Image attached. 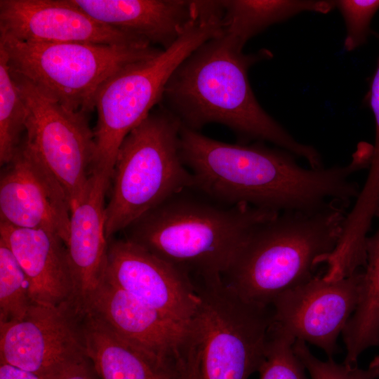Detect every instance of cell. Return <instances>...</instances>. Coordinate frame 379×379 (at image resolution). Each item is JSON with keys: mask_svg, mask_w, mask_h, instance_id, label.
Returning a JSON list of instances; mask_svg holds the SVG:
<instances>
[{"mask_svg": "<svg viewBox=\"0 0 379 379\" xmlns=\"http://www.w3.org/2000/svg\"><path fill=\"white\" fill-rule=\"evenodd\" d=\"M27 109L13 79L4 51L0 48V164H8L23 139Z\"/></svg>", "mask_w": 379, "mask_h": 379, "instance_id": "22", "label": "cell"}, {"mask_svg": "<svg viewBox=\"0 0 379 379\" xmlns=\"http://www.w3.org/2000/svg\"><path fill=\"white\" fill-rule=\"evenodd\" d=\"M347 208L288 211L258 226L222 276L245 300L270 306L283 292L315 277L340 239Z\"/></svg>", "mask_w": 379, "mask_h": 379, "instance_id": "4", "label": "cell"}, {"mask_svg": "<svg viewBox=\"0 0 379 379\" xmlns=\"http://www.w3.org/2000/svg\"><path fill=\"white\" fill-rule=\"evenodd\" d=\"M87 358L81 316L71 305L33 303L22 319L0 322V363L54 379Z\"/></svg>", "mask_w": 379, "mask_h": 379, "instance_id": "10", "label": "cell"}, {"mask_svg": "<svg viewBox=\"0 0 379 379\" xmlns=\"http://www.w3.org/2000/svg\"><path fill=\"white\" fill-rule=\"evenodd\" d=\"M0 379H43L39 375L19 367L0 363Z\"/></svg>", "mask_w": 379, "mask_h": 379, "instance_id": "29", "label": "cell"}, {"mask_svg": "<svg viewBox=\"0 0 379 379\" xmlns=\"http://www.w3.org/2000/svg\"><path fill=\"white\" fill-rule=\"evenodd\" d=\"M295 340L272 324L265 357L258 370L260 379H308L306 368L293 350Z\"/></svg>", "mask_w": 379, "mask_h": 379, "instance_id": "24", "label": "cell"}, {"mask_svg": "<svg viewBox=\"0 0 379 379\" xmlns=\"http://www.w3.org/2000/svg\"><path fill=\"white\" fill-rule=\"evenodd\" d=\"M33 303L24 271L11 250L0 240V322L22 319Z\"/></svg>", "mask_w": 379, "mask_h": 379, "instance_id": "23", "label": "cell"}, {"mask_svg": "<svg viewBox=\"0 0 379 379\" xmlns=\"http://www.w3.org/2000/svg\"><path fill=\"white\" fill-rule=\"evenodd\" d=\"M54 379H99L88 358L65 370Z\"/></svg>", "mask_w": 379, "mask_h": 379, "instance_id": "27", "label": "cell"}, {"mask_svg": "<svg viewBox=\"0 0 379 379\" xmlns=\"http://www.w3.org/2000/svg\"><path fill=\"white\" fill-rule=\"evenodd\" d=\"M0 240L11 250L24 271L34 303L74 307V279L65 244L59 237L42 230L0 222Z\"/></svg>", "mask_w": 379, "mask_h": 379, "instance_id": "17", "label": "cell"}, {"mask_svg": "<svg viewBox=\"0 0 379 379\" xmlns=\"http://www.w3.org/2000/svg\"><path fill=\"white\" fill-rule=\"evenodd\" d=\"M182 379H202L200 370L199 354L192 351L182 366Z\"/></svg>", "mask_w": 379, "mask_h": 379, "instance_id": "28", "label": "cell"}, {"mask_svg": "<svg viewBox=\"0 0 379 379\" xmlns=\"http://www.w3.org/2000/svg\"><path fill=\"white\" fill-rule=\"evenodd\" d=\"M335 5L340 11L346 25L344 48L352 51L366 42L370 25L379 9V0H339Z\"/></svg>", "mask_w": 379, "mask_h": 379, "instance_id": "26", "label": "cell"}, {"mask_svg": "<svg viewBox=\"0 0 379 379\" xmlns=\"http://www.w3.org/2000/svg\"><path fill=\"white\" fill-rule=\"evenodd\" d=\"M11 73L26 105L23 141L61 185L72 211L84 197L92 173L95 145L88 112L67 109Z\"/></svg>", "mask_w": 379, "mask_h": 379, "instance_id": "9", "label": "cell"}, {"mask_svg": "<svg viewBox=\"0 0 379 379\" xmlns=\"http://www.w3.org/2000/svg\"><path fill=\"white\" fill-rule=\"evenodd\" d=\"M362 274L363 268L334 281L317 274L283 292L270 305L273 325L333 358L338 349V338L357 307Z\"/></svg>", "mask_w": 379, "mask_h": 379, "instance_id": "11", "label": "cell"}, {"mask_svg": "<svg viewBox=\"0 0 379 379\" xmlns=\"http://www.w3.org/2000/svg\"><path fill=\"white\" fill-rule=\"evenodd\" d=\"M279 213L230 204L196 186L176 192L122 232L191 278L222 276L253 230Z\"/></svg>", "mask_w": 379, "mask_h": 379, "instance_id": "3", "label": "cell"}, {"mask_svg": "<svg viewBox=\"0 0 379 379\" xmlns=\"http://www.w3.org/2000/svg\"><path fill=\"white\" fill-rule=\"evenodd\" d=\"M0 34L33 43L149 44L97 21L72 0H1Z\"/></svg>", "mask_w": 379, "mask_h": 379, "instance_id": "14", "label": "cell"}, {"mask_svg": "<svg viewBox=\"0 0 379 379\" xmlns=\"http://www.w3.org/2000/svg\"><path fill=\"white\" fill-rule=\"evenodd\" d=\"M223 34L222 11L213 1H199L183 33L168 48L119 69L97 88L92 100L97 112L93 171L112 177L119 149L128 134L163 99L176 68L206 41Z\"/></svg>", "mask_w": 379, "mask_h": 379, "instance_id": "5", "label": "cell"}, {"mask_svg": "<svg viewBox=\"0 0 379 379\" xmlns=\"http://www.w3.org/2000/svg\"><path fill=\"white\" fill-rule=\"evenodd\" d=\"M81 323L86 354L99 379H182L180 360L143 349L90 313Z\"/></svg>", "mask_w": 379, "mask_h": 379, "instance_id": "19", "label": "cell"}, {"mask_svg": "<svg viewBox=\"0 0 379 379\" xmlns=\"http://www.w3.org/2000/svg\"><path fill=\"white\" fill-rule=\"evenodd\" d=\"M85 313L95 316L119 335L166 359L179 361L192 338L191 326L142 303L104 279L90 296L82 315Z\"/></svg>", "mask_w": 379, "mask_h": 379, "instance_id": "15", "label": "cell"}, {"mask_svg": "<svg viewBox=\"0 0 379 379\" xmlns=\"http://www.w3.org/2000/svg\"><path fill=\"white\" fill-rule=\"evenodd\" d=\"M375 217L379 220V209ZM366 253L359 301L343 331L348 366H357L365 350L379 346V225L367 237Z\"/></svg>", "mask_w": 379, "mask_h": 379, "instance_id": "20", "label": "cell"}, {"mask_svg": "<svg viewBox=\"0 0 379 379\" xmlns=\"http://www.w3.org/2000/svg\"><path fill=\"white\" fill-rule=\"evenodd\" d=\"M0 177V222L42 230L66 242L71 208L65 192L23 140Z\"/></svg>", "mask_w": 379, "mask_h": 379, "instance_id": "13", "label": "cell"}, {"mask_svg": "<svg viewBox=\"0 0 379 379\" xmlns=\"http://www.w3.org/2000/svg\"><path fill=\"white\" fill-rule=\"evenodd\" d=\"M181 126L166 109H159L124 140L105 207L107 241L176 192L196 186L180 156Z\"/></svg>", "mask_w": 379, "mask_h": 379, "instance_id": "6", "label": "cell"}, {"mask_svg": "<svg viewBox=\"0 0 379 379\" xmlns=\"http://www.w3.org/2000/svg\"><path fill=\"white\" fill-rule=\"evenodd\" d=\"M265 49L245 54L223 34L204 43L174 71L163 95L167 110L182 125L198 131L211 123L222 124L239 143L270 142L306 160L310 167H324L319 152L297 141L258 102L248 77L249 68L268 59Z\"/></svg>", "mask_w": 379, "mask_h": 379, "instance_id": "2", "label": "cell"}, {"mask_svg": "<svg viewBox=\"0 0 379 379\" xmlns=\"http://www.w3.org/2000/svg\"><path fill=\"white\" fill-rule=\"evenodd\" d=\"M180 152L196 187L211 197L275 213L348 208L361 190L352 177L369 165L366 154L357 149L346 165L304 168L282 148L224 142L182 125Z\"/></svg>", "mask_w": 379, "mask_h": 379, "instance_id": "1", "label": "cell"}, {"mask_svg": "<svg viewBox=\"0 0 379 379\" xmlns=\"http://www.w3.org/2000/svg\"><path fill=\"white\" fill-rule=\"evenodd\" d=\"M192 280L199 304L191 331L202 379H248L265 357L273 324L271 306L245 300L221 277Z\"/></svg>", "mask_w": 379, "mask_h": 379, "instance_id": "8", "label": "cell"}, {"mask_svg": "<svg viewBox=\"0 0 379 379\" xmlns=\"http://www.w3.org/2000/svg\"><path fill=\"white\" fill-rule=\"evenodd\" d=\"M377 379H379V374H378V376Z\"/></svg>", "mask_w": 379, "mask_h": 379, "instance_id": "30", "label": "cell"}, {"mask_svg": "<svg viewBox=\"0 0 379 379\" xmlns=\"http://www.w3.org/2000/svg\"><path fill=\"white\" fill-rule=\"evenodd\" d=\"M102 279L191 326L199 304L192 279L140 246L124 238L109 239Z\"/></svg>", "mask_w": 379, "mask_h": 379, "instance_id": "12", "label": "cell"}, {"mask_svg": "<svg viewBox=\"0 0 379 379\" xmlns=\"http://www.w3.org/2000/svg\"><path fill=\"white\" fill-rule=\"evenodd\" d=\"M85 13L113 29L165 50L194 16L197 1L72 0Z\"/></svg>", "mask_w": 379, "mask_h": 379, "instance_id": "18", "label": "cell"}, {"mask_svg": "<svg viewBox=\"0 0 379 379\" xmlns=\"http://www.w3.org/2000/svg\"><path fill=\"white\" fill-rule=\"evenodd\" d=\"M10 71L72 111H93L99 86L119 69L161 51L147 44L33 43L0 34Z\"/></svg>", "mask_w": 379, "mask_h": 379, "instance_id": "7", "label": "cell"}, {"mask_svg": "<svg viewBox=\"0 0 379 379\" xmlns=\"http://www.w3.org/2000/svg\"><path fill=\"white\" fill-rule=\"evenodd\" d=\"M224 34L244 48L253 36L269 26L303 11L327 13L335 7V1L306 0H224Z\"/></svg>", "mask_w": 379, "mask_h": 379, "instance_id": "21", "label": "cell"}, {"mask_svg": "<svg viewBox=\"0 0 379 379\" xmlns=\"http://www.w3.org/2000/svg\"><path fill=\"white\" fill-rule=\"evenodd\" d=\"M295 354L304 364L310 379H377L379 374V356L367 368L335 362L333 358L322 361L310 350L305 342L296 340L293 343Z\"/></svg>", "mask_w": 379, "mask_h": 379, "instance_id": "25", "label": "cell"}, {"mask_svg": "<svg viewBox=\"0 0 379 379\" xmlns=\"http://www.w3.org/2000/svg\"><path fill=\"white\" fill-rule=\"evenodd\" d=\"M111 180L105 172L92 171L84 197L70 213L65 246L74 279L73 306L80 316L101 282L106 266L105 198Z\"/></svg>", "mask_w": 379, "mask_h": 379, "instance_id": "16", "label": "cell"}]
</instances>
